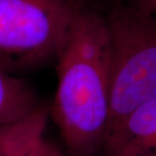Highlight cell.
<instances>
[{
	"mask_svg": "<svg viewBox=\"0 0 156 156\" xmlns=\"http://www.w3.org/2000/svg\"><path fill=\"white\" fill-rule=\"evenodd\" d=\"M55 64L58 82L50 115L67 154L98 156L111 110V43L105 10L81 0Z\"/></svg>",
	"mask_w": 156,
	"mask_h": 156,
	"instance_id": "6da1fadb",
	"label": "cell"
},
{
	"mask_svg": "<svg viewBox=\"0 0 156 156\" xmlns=\"http://www.w3.org/2000/svg\"><path fill=\"white\" fill-rule=\"evenodd\" d=\"M107 3L111 110L105 139L132 112L156 99V16L125 1Z\"/></svg>",
	"mask_w": 156,
	"mask_h": 156,
	"instance_id": "7a4b0ae2",
	"label": "cell"
},
{
	"mask_svg": "<svg viewBox=\"0 0 156 156\" xmlns=\"http://www.w3.org/2000/svg\"><path fill=\"white\" fill-rule=\"evenodd\" d=\"M81 0H0V64L18 75L56 62Z\"/></svg>",
	"mask_w": 156,
	"mask_h": 156,
	"instance_id": "3957f363",
	"label": "cell"
},
{
	"mask_svg": "<svg viewBox=\"0 0 156 156\" xmlns=\"http://www.w3.org/2000/svg\"><path fill=\"white\" fill-rule=\"evenodd\" d=\"M156 151V99L132 112L108 136L102 156H140Z\"/></svg>",
	"mask_w": 156,
	"mask_h": 156,
	"instance_id": "277c9868",
	"label": "cell"
},
{
	"mask_svg": "<svg viewBox=\"0 0 156 156\" xmlns=\"http://www.w3.org/2000/svg\"><path fill=\"white\" fill-rule=\"evenodd\" d=\"M50 108L43 105L30 117L0 131V156H65L47 138Z\"/></svg>",
	"mask_w": 156,
	"mask_h": 156,
	"instance_id": "5b68a950",
	"label": "cell"
},
{
	"mask_svg": "<svg viewBox=\"0 0 156 156\" xmlns=\"http://www.w3.org/2000/svg\"><path fill=\"white\" fill-rule=\"evenodd\" d=\"M43 105L29 80L0 64V131L30 117Z\"/></svg>",
	"mask_w": 156,
	"mask_h": 156,
	"instance_id": "8992f818",
	"label": "cell"
},
{
	"mask_svg": "<svg viewBox=\"0 0 156 156\" xmlns=\"http://www.w3.org/2000/svg\"><path fill=\"white\" fill-rule=\"evenodd\" d=\"M134 7L148 13L154 14L156 10V0H122Z\"/></svg>",
	"mask_w": 156,
	"mask_h": 156,
	"instance_id": "52a82bcc",
	"label": "cell"
},
{
	"mask_svg": "<svg viewBox=\"0 0 156 156\" xmlns=\"http://www.w3.org/2000/svg\"><path fill=\"white\" fill-rule=\"evenodd\" d=\"M140 156H156V151L150 152V153H147V154H143V155H140Z\"/></svg>",
	"mask_w": 156,
	"mask_h": 156,
	"instance_id": "ba28073f",
	"label": "cell"
},
{
	"mask_svg": "<svg viewBox=\"0 0 156 156\" xmlns=\"http://www.w3.org/2000/svg\"><path fill=\"white\" fill-rule=\"evenodd\" d=\"M107 2H112V1H122V0H105Z\"/></svg>",
	"mask_w": 156,
	"mask_h": 156,
	"instance_id": "9c48e42d",
	"label": "cell"
},
{
	"mask_svg": "<svg viewBox=\"0 0 156 156\" xmlns=\"http://www.w3.org/2000/svg\"><path fill=\"white\" fill-rule=\"evenodd\" d=\"M153 15H155V16H156V10H155V12H154V14Z\"/></svg>",
	"mask_w": 156,
	"mask_h": 156,
	"instance_id": "30bf717a",
	"label": "cell"
}]
</instances>
